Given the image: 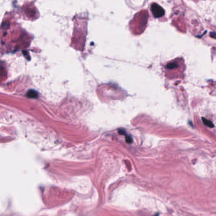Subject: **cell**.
Returning a JSON list of instances; mask_svg holds the SVG:
<instances>
[{
    "label": "cell",
    "mask_w": 216,
    "mask_h": 216,
    "mask_svg": "<svg viewBox=\"0 0 216 216\" xmlns=\"http://www.w3.org/2000/svg\"><path fill=\"white\" fill-rule=\"evenodd\" d=\"M119 133L120 134H122V135H124V134H126V131H125L124 129H119Z\"/></svg>",
    "instance_id": "obj_5"
},
{
    "label": "cell",
    "mask_w": 216,
    "mask_h": 216,
    "mask_svg": "<svg viewBox=\"0 0 216 216\" xmlns=\"http://www.w3.org/2000/svg\"><path fill=\"white\" fill-rule=\"evenodd\" d=\"M126 141L128 143H131L133 142V139L130 136H126Z\"/></svg>",
    "instance_id": "obj_4"
},
{
    "label": "cell",
    "mask_w": 216,
    "mask_h": 216,
    "mask_svg": "<svg viewBox=\"0 0 216 216\" xmlns=\"http://www.w3.org/2000/svg\"><path fill=\"white\" fill-rule=\"evenodd\" d=\"M151 12L155 18H160L161 17L164 16L165 14L164 10L162 8V6L158 5L157 3H153L151 6Z\"/></svg>",
    "instance_id": "obj_1"
},
{
    "label": "cell",
    "mask_w": 216,
    "mask_h": 216,
    "mask_svg": "<svg viewBox=\"0 0 216 216\" xmlns=\"http://www.w3.org/2000/svg\"><path fill=\"white\" fill-rule=\"evenodd\" d=\"M202 119H203V122L204 123L205 125H206V126H208V127H214V124H213V123L211 121L207 120V119H205V118H202Z\"/></svg>",
    "instance_id": "obj_3"
},
{
    "label": "cell",
    "mask_w": 216,
    "mask_h": 216,
    "mask_svg": "<svg viewBox=\"0 0 216 216\" xmlns=\"http://www.w3.org/2000/svg\"><path fill=\"white\" fill-rule=\"evenodd\" d=\"M27 96L30 98H38V93L34 89H30L27 92Z\"/></svg>",
    "instance_id": "obj_2"
}]
</instances>
